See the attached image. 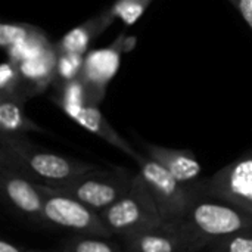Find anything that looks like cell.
<instances>
[{
	"mask_svg": "<svg viewBox=\"0 0 252 252\" xmlns=\"http://www.w3.org/2000/svg\"><path fill=\"white\" fill-rule=\"evenodd\" d=\"M0 161L16 167L35 183L50 188H59L99 167L37 146L25 134L3 133H0Z\"/></svg>",
	"mask_w": 252,
	"mask_h": 252,
	"instance_id": "1",
	"label": "cell"
},
{
	"mask_svg": "<svg viewBox=\"0 0 252 252\" xmlns=\"http://www.w3.org/2000/svg\"><path fill=\"white\" fill-rule=\"evenodd\" d=\"M100 217L112 235L123 239L165 224L151 190L139 173L134 174L128 190L103 210Z\"/></svg>",
	"mask_w": 252,
	"mask_h": 252,
	"instance_id": "2",
	"label": "cell"
},
{
	"mask_svg": "<svg viewBox=\"0 0 252 252\" xmlns=\"http://www.w3.org/2000/svg\"><path fill=\"white\" fill-rule=\"evenodd\" d=\"M182 226L201 251L230 235L252 229V219L224 201L196 199Z\"/></svg>",
	"mask_w": 252,
	"mask_h": 252,
	"instance_id": "3",
	"label": "cell"
},
{
	"mask_svg": "<svg viewBox=\"0 0 252 252\" xmlns=\"http://www.w3.org/2000/svg\"><path fill=\"white\" fill-rule=\"evenodd\" d=\"M134 162L137 164V173L142 176L158 205L164 223H182L198 199L190 190V186L180 183L146 154H139Z\"/></svg>",
	"mask_w": 252,
	"mask_h": 252,
	"instance_id": "4",
	"label": "cell"
},
{
	"mask_svg": "<svg viewBox=\"0 0 252 252\" xmlns=\"http://www.w3.org/2000/svg\"><path fill=\"white\" fill-rule=\"evenodd\" d=\"M43 195V221L55 227H61L77 235L112 238V232L106 227L99 213L89 208L78 199L40 185Z\"/></svg>",
	"mask_w": 252,
	"mask_h": 252,
	"instance_id": "5",
	"label": "cell"
},
{
	"mask_svg": "<svg viewBox=\"0 0 252 252\" xmlns=\"http://www.w3.org/2000/svg\"><path fill=\"white\" fill-rule=\"evenodd\" d=\"M133 177L134 174H130L126 168L106 170L96 167L94 170L53 189L78 199L100 214L128 190Z\"/></svg>",
	"mask_w": 252,
	"mask_h": 252,
	"instance_id": "6",
	"label": "cell"
},
{
	"mask_svg": "<svg viewBox=\"0 0 252 252\" xmlns=\"http://www.w3.org/2000/svg\"><path fill=\"white\" fill-rule=\"evenodd\" d=\"M204 189L208 196L238 207L252 219V151L207 179Z\"/></svg>",
	"mask_w": 252,
	"mask_h": 252,
	"instance_id": "7",
	"label": "cell"
},
{
	"mask_svg": "<svg viewBox=\"0 0 252 252\" xmlns=\"http://www.w3.org/2000/svg\"><path fill=\"white\" fill-rule=\"evenodd\" d=\"M0 188L9 205L22 217L43 221V195L40 185L16 167L0 161Z\"/></svg>",
	"mask_w": 252,
	"mask_h": 252,
	"instance_id": "8",
	"label": "cell"
},
{
	"mask_svg": "<svg viewBox=\"0 0 252 252\" xmlns=\"http://www.w3.org/2000/svg\"><path fill=\"white\" fill-rule=\"evenodd\" d=\"M123 41L124 37H120L108 47L92 50L84 58V66L80 78L87 86L93 105H99L103 100L109 81L120 69L121 55L124 50Z\"/></svg>",
	"mask_w": 252,
	"mask_h": 252,
	"instance_id": "9",
	"label": "cell"
},
{
	"mask_svg": "<svg viewBox=\"0 0 252 252\" xmlns=\"http://www.w3.org/2000/svg\"><path fill=\"white\" fill-rule=\"evenodd\" d=\"M126 252H198L195 241L185 230L182 223L164 224L126 238Z\"/></svg>",
	"mask_w": 252,
	"mask_h": 252,
	"instance_id": "10",
	"label": "cell"
},
{
	"mask_svg": "<svg viewBox=\"0 0 252 252\" xmlns=\"http://www.w3.org/2000/svg\"><path fill=\"white\" fill-rule=\"evenodd\" d=\"M63 112L80 127H83L86 131L97 136L108 145L114 146L115 149L121 151L127 157H130L133 161L137 158L140 152H137L130 142H127L106 120V117L102 114L99 109V105L93 103H84V105H77V106H69L65 108Z\"/></svg>",
	"mask_w": 252,
	"mask_h": 252,
	"instance_id": "11",
	"label": "cell"
},
{
	"mask_svg": "<svg viewBox=\"0 0 252 252\" xmlns=\"http://www.w3.org/2000/svg\"><path fill=\"white\" fill-rule=\"evenodd\" d=\"M142 146L149 158L161 164L180 183L190 186L199 179L202 173V165L190 149L168 148L149 142H143Z\"/></svg>",
	"mask_w": 252,
	"mask_h": 252,
	"instance_id": "12",
	"label": "cell"
},
{
	"mask_svg": "<svg viewBox=\"0 0 252 252\" xmlns=\"http://www.w3.org/2000/svg\"><path fill=\"white\" fill-rule=\"evenodd\" d=\"M58 58L59 52L56 44H53L43 55L18 63L30 97L46 92V89L56 81Z\"/></svg>",
	"mask_w": 252,
	"mask_h": 252,
	"instance_id": "13",
	"label": "cell"
},
{
	"mask_svg": "<svg viewBox=\"0 0 252 252\" xmlns=\"http://www.w3.org/2000/svg\"><path fill=\"white\" fill-rule=\"evenodd\" d=\"M115 16L109 10H103L102 13L92 16L90 19L84 21L83 24L77 25L71 31H68L59 43H56V49L59 53H80L86 55L93 40H96L112 22Z\"/></svg>",
	"mask_w": 252,
	"mask_h": 252,
	"instance_id": "14",
	"label": "cell"
},
{
	"mask_svg": "<svg viewBox=\"0 0 252 252\" xmlns=\"http://www.w3.org/2000/svg\"><path fill=\"white\" fill-rule=\"evenodd\" d=\"M0 133L3 134H27V133H43L47 130L31 120L27 112L24 102L15 99L0 97Z\"/></svg>",
	"mask_w": 252,
	"mask_h": 252,
	"instance_id": "15",
	"label": "cell"
},
{
	"mask_svg": "<svg viewBox=\"0 0 252 252\" xmlns=\"http://www.w3.org/2000/svg\"><path fill=\"white\" fill-rule=\"evenodd\" d=\"M0 97L15 99L24 103L27 99H30L19 66L10 59L3 61L0 65Z\"/></svg>",
	"mask_w": 252,
	"mask_h": 252,
	"instance_id": "16",
	"label": "cell"
},
{
	"mask_svg": "<svg viewBox=\"0 0 252 252\" xmlns=\"http://www.w3.org/2000/svg\"><path fill=\"white\" fill-rule=\"evenodd\" d=\"M52 46H53V43L49 40L47 34L40 28L35 34L28 37L27 40H24V41L18 43L16 46L7 49L6 55H7V59L19 63L22 61H28V59H32V58L43 55Z\"/></svg>",
	"mask_w": 252,
	"mask_h": 252,
	"instance_id": "17",
	"label": "cell"
},
{
	"mask_svg": "<svg viewBox=\"0 0 252 252\" xmlns=\"http://www.w3.org/2000/svg\"><path fill=\"white\" fill-rule=\"evenodd\" d=\"M65 252H126L118 244L112 242L111 238L102 236H87L77 235L65 241L63 250Z\"/></svg>",
	"mask_w": 252,
	"mask_h": 252,
	"instance_id": "18",
	"label": "cell"
},
{
	"mask_svg": "<svg viewBox=\"0 0 252 252\" xmlns=\"http://www.w3.org/2000/svg\"><path fill=\"white\" fill-rule=\"evenodd\" d=\"M40 28L27 22H3L0 25V46L6 52L35 34Z\"/></svg>",
	"mask_w": 252,
	"mask_h": 252,
	"instance_id": "19",
	"label": "cell"
},
{
	"mask_svg": "<svg viewBox=\"0 0 252 252\" xmlns=\"http://www.w3.org/2000/svg\"><path fill=\"white\" fill-rule=\"evenodd\" d=\"M84 58L86 55H80V53H59L55 84L80 78L84 66Z\"/></svg>",
	"mask_w": 252,
	"mask_h": 252,
	"instance_id": "20",
	"label": "cell"
},
{
	"mask_svg": "<svg viewBox=\"0 0 252 252\" xmlns=\"http://www.w3.org/2000/svg\"><path fill=\"white\" fill-rule=\"evenodd\" d=\"M152 0H117L109 10L115 19H121L126 25H133L146 10Z\"/></svg>",
	"mask_w": 252,
	"mask_h": 252,
	"instance_id": "21",
	"label": "cell"
},
{
	"mask_svg": "<svg viewBox=\"0 0 252 252\" xmlns=\"http://www.w3.org/2000/svg\"><path fill=\"white\" fill-rule=\"evenodd\" d=\"M210 252H252V229L230 235L208 247Z\"/></svg>",
	"mask_w": 252,
	"mask_h": 252,
	"instance_id": "22",
	"label": "cell"
},
{
	"mask_svg": "<svg viewBox=\"0 0 252 252\" xmlns=\"http://www.w3.org/2000/svg\"><path fill=\"white\" fill-rule=\"evenodd\" d=\"M239 12L245 24L252 30V0H229Z\"/></svg>",
	"mask_w": 252,
	"mask_h": 252,
	"instance_id": "23",
	"label": "cell"
},
{
	"mask_svg": "<svg viewBox=\"0 0 252 252\" xmlns=\"http://www.w3.org/2000/svg\"><path fill=\"white\" fill-rule=\"evenodd\" d=\"M0 252H27V251H22V250H19L15 244L9 242V241H6V239H1V241H0Z\"/></svg>",
	"mask_w": 252,
	"mask_h": 252,
	"instance_id": "24",
	"label": "cell"
},
{
	"mask_svg": "<svg viewBox=\"0 0 252 252\" xmlns=\"http://www.w3.org/2000/svg\"><path fill=\"white\" fill-rule=\"evenodd\" d=\"M27 252H40V251H32V250H30V251H27Z\"/></svg>",
	"mask_w": 252,
	"mask_h": 252,
	"instance_id": "25",
	"label": "cell"
},
{
	"mask_svg": "<svg viewBox=\"0 0 252 252\" xmlns=\"http://www.w3.org/2000/svg\"><path fill=\"white\" fill-rule=\"evenodd\" d=\"M58 252H65V251H58Z\"/></svg>",
	"mask_w": 252,
	"mask_h": 252,
	"instance_id": "26",
	"label": "cell"
}]
</instances>
